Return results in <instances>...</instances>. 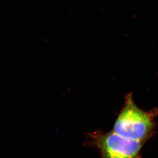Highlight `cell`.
I'll list each match as a JSON object with an SVG mask.
<instances>
[{
  "label": "cell",
  "mask_w": 158,
  "mask_h": 158,
  "mask_svg": "<svg viewBox=\"0 0 158 158\" xmlns=\"http://www.w3.org/2000/svg\"><path fill=\"white\" fill-rule=\"evenodd\" d=\"M156 115L155 111H144L139 108L128 94L113 131L122 137L142 142L153 132Z\"/></svg>",
  "instance_id": "1"
},
{
  "label": "cell",
  "mask_w": 158,
  "mask_h": 158,
  "mask_svg": "<svg viewBox=\"0 0 158 158\" xmlns=\"http://www.w3.org/2000/svg\"><path fill=\"white\" fill-rule=\"evenodd\" d=\"M86 142L99 150L101 158H141L142 142L122 137L113 131L89 133Z\"/></svg>",
  "instance_id": "2"
}]
</instances>
